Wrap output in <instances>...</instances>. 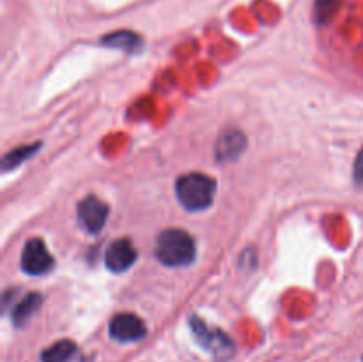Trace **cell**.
Segmentation results:
<instances>
[{
  "mask_svg": "<svg viewBox=\"0 0 363 362\" xmlns=\"http://www.w3.org/2000/svg\"><path fill=\"white\" fill-rule=\"evenodd\" d=\"M155 256L165 266H188L195 261L197 247L186 231L165 229L156 238Z\"/></svg>",
  "mask_w": 363,
  "mask_h": 362,
  "instance_id": "1",
  "label": "cell"
},
{
  "mask_svg": "<svg viewBox=\"0 0 363 362\" xmlns=\"http://www.w3.org/2000/svg\"><path fill=\"white\" fill-rule=\"evenodd\" d=\"M216 181L202 172H188L176 181L177 201L188 212L208 209L215 201Z\"/></svg>",
  "mask_w": 363,
  "mask_h": 362,
  "instance_id": "2",
  "label": "cell"
},
{
  "mask_svg": "<svg viewBox=\"0 0 363 362\" xmlns=\"http://www.w3.org/2000/svg\"><path fill=\"white\" fill-rule=\"evenodd\" d=\"M190 329L191 332H194V336L197 337L199 343H201L206 350L211 351L215 357H227V355L234 350V343L230 341V337L227 336V334H223L222 330L218 329L208 327L204 319L199 318V316H191Z\"/></svg>",
  "mask_w": 363,
  "mask_h": 362,
  "instance_id": "3",
  "label": "cell"
},
{
  "mask_svg": "<svg viewBox=\"0 0 363 362\" xmlns=\"http://www.w3.org/2000/svg\"><path fill=\"white\" fill-rule=\"evenodd\" d=\"M21 268L28 275H45L53 268V258L41 238H30L23 245Z\"/></svg>",
  "mask_w": 363,
  "mask_h": 362,
  "instance_id": "4",
  "label": "cell"
},
{
  "mask_svg": "<svg viewBox=\"0 0 363 362\" xmlns=\"http://www.w3.org/2000/svg\"><path fill=\"white\" fill-rule=\"evenodd\" d=\"M108 334L113 341L119 343H137L147 334L145 323L133 312H119L110 319Z\"/></svg>",
  "mask_w": 363,
  "mask_h": 362,
  "instance_id": "5",
  "label": "cell"
},
{
  "mask_svg": "<svg viewBox=\"0 0 363 362\" xmlns=\"http://www.w3.org/2000/svg\"><path fill=\"white\" fill-rule=\"evenodd\" d=\"M108 213L110 209L106 202L96 197V195H87V197L78 202V220H80L82 227L91 234H98L105 227Z\"/></svg>",
  "mask_w": 363,
  "mask_h": 362,
  "instance_id": "6",
  "label": "cell"
},
{
  "mask_svg": "<svg viewBox=\"0 0 363 362\" xmlns=\"http://www.w3.org/2000/svg\"><path fill=\"white\" fill-rule=\"evenodd\" d=\"M137 261V248L133 247L130 238H121L112 241L105 251V265L110 272H126Z\"/></svg>",
  "mask_w": 363,
  "mask_h": 362,
  "instance_id": "7",
  "label": "cell"
},
{
  "mask_svg": "<svg viewBox=\"0 0 363 362\" xmlns=\"http://www.w3.org/2000/svg\"><path fill=\"white\" fill-rule=\"evenodd\" d=\"M245 148H247V137L243 131L238 128H225L216 141L215 156L220 163L234 162L243 155Z\"/></svg>",
  "mask_w": 363,
  "mask_h": 362,
  "instance_id": "8",
  "label": "cell"
},
{
  "mask_svg": "<svg viewBox=\"0 0 363 362\" xmlns=\"http://www.w3.org/2000/svg\"><path fill=\"white\" fill-rule=\"evenodd\" d=\"M103 46H108V48H116V50H123V52L128 53H137L142 50V38L138 34H135L133 31H116L110 32V34L103 35L99 39Z\"/></svg>",
  "mask_w": 363,
  "mask_h": 362,
  "instance_id": "9",
  "label": "cell"
},
{
  "mask_svg": "<svg viewBox=\"0 0 363 362\" xmlns=\"http://www.w3.org/2000/svg\"><path fill=\"white\" fill-rule=\"evenodd\" d=\"M43 300H45V298H43L41 293L32 291V293H28L23 300L18 302V304L13 307V325L23 327L25 323H27L28 319L38 312V309L41 307Z\"/></svg>",
  "mask_w": 363,
  "mask_h": 362,
  "instance_id": "10",
  "label": "cell"
},
{
  "mask_svg": "<svg viewBox=\"0 0 363 362\" xmlns=\"http://www.w3.org/2000/svg\"><path fill=\"white\" fill-rule=\"evenodd\" d=\"M77 353V344L69 339L53 343L41 353V362H69Z\"/></svg>",
  "mask_w": 363,
  "mask_h": 362,
  "instance_id": "11",
  "label": "cell"
},
{
  "mask_svg": "<svg viewBox=\"0 0 363 362\" xmlns=\"http://www.w3.org/2000/svg\"><path fill=\"white\" fill-rule=\"evenodd\" d=\"M41 146V142H34V144H27L21 146V148L11 149V151L6 153V156L2 158V170L7 172V170H13L16 169V167H20L21 163L27 162L28 158H32Z\"/></svg>",
  "mask_w": 363,
  "mask_h": 362,
  "instance_id": "12",
  "label": "cell"
},
{
  "mask_svg": "<svg viewBox=\"0 0 363 362\" xmlns=\"http://www.w3.org/2000/svg\"><path fill=\"white\" fill-rule=\"evenodd\" d=\"M342 0H314V20L318 25H326L339 9Z\"/></svg>",
  "mask_w": 363,
  "mask_h": 362,
  "instance_id": "13",
  "label": "cell"
},
{
  "mask_svg": "<svg viewBox=\"0 0 363 362\" xmlns=\"http://www.w3.org/2000/svg\"><path fill=\"white\" fill-rule=\"evenodd\" d=\"M353 177L357 183H363V148L360 149L353 163Z\"/></svg>",
  "mask_w": 363,
  "mask_h": 362,
  "instance_id": "14",
  "label": "cell"
}]
</instances>
